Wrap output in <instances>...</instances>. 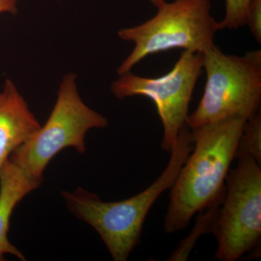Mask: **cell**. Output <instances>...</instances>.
I'll use <instances>...</instances> for the list:
<instances>
[{"instance_id":"obj_2","label":"cell","mask_w":261,"mask_h":261,"mask_svg":"<svg viewBox=\"0 0 261 261\" xmlns=\"http://www.w3.org/2000/svg\"><path fill=\"white\" fill-rule=\"evenodd\" d=\"M192 134L184 127L171 150L164 171L143 192L126 200L104 202L82 188L62 192L75 217L99 233L115 261H126L140 242L144 222L152 205L163 192L172 187L184 163L193 150Z\"/></svg>"},{"instance_id":"obj_14","label":"cell","mask_w":261,"mask_h":261,"mask_svg":"<svg viewBox=\"0 0 261 261\" xmlns=\"http://www.w3.org/2000/svg\"><path fill=\"white\" fill-rule=\"evenodd\" d=\"M152 2V4L155 5L157 8L163 5V3H166V0H150Z\"/></svg>"},{"instance_id":"obj_5","label":"cell","mask_w":261,"mask_h":261,"mask_svg":"<svg viewBox=\"0 0 261 261\" xmlns=\"http://www.w3.org/2000/svg\"><path fill=\"white\" fill-rule=\"evenodd\" d=\"M108 121L81 99L75 75H65L58 98L45 124L10 156L33 177L43 179L49 162L63 149L73 147L80 154L86 151L85 136L89 129L105 128Z\"/></svg>"},{"instance_id":"obj_6","label":"cell","mask_w":261,"mask_h":261,"mask_svg":"<svg viewBox=\"0 0 261 261\" xmlns=\"http://www.w3.org/2000/svg\"><path fill=\"white\" fill-rule=\"evenodd\" d=\"M238 160L228 172L222 206L211 230L218 243L216 258L221 261L238 260L260 241V164L250 156Z\"/></svg>"},{"instance_id":"obj_8","label":"cell","mask_w":261,"mask_h":261,"mask_svg":"<svg viewBox=\"0 0 261 261\" xmlns=\"http://www.w3.org/2000/svg\"><path fill=\"white\" fill-rule=\"evenodd\" d=\"M41 125L11 80L0 92V169L19 147L27 143Z\"/></svg>"},{"instance_id":"obj_4","label":"cell","mask_w":261,"mask_h":261,"mask_svg":"<svg viewBox=\"0 0 261 261\" xmlns=\"http://www.w3.org/2000/svg\"><path fill=\"white\" fill-rule=\"evenodd\" d=\"M202 55L205 89L197 109L189 114L187 127L255 115L261 101L260 49L239 56L225 54L215 45Z\"/></svg>"},{"instance_id":"obj_7","label":"cell","mask_w":261,"mask_h":261,"mask_svg":"<svg viewBox=\"0 0 261 261\" xmlns=\"http://www.w3.org/2000/svg\"><path fill=\"white\" fill-rule=\"evenodd\" d=\"M203 71V55L184 51L172 69L158 78L127 72L111 87L118 99L144 96L155 104L163 127L161 147L171 152L182 128L187 126L189 106L199 77Z\"/></svg>"},{"instance_id":"obj_10","label":"cell","mask_w":261,"mask_h":261,"mask_svg":"<svg viewBox=\"0 0 261 261\" xmlns=\"http://www.w3.org/2000/svg\"><path fill=\"white\" fill-rule=\"evenodd\" d=\"M250 156L259 164L261 162V113L257 111L245 121L239 142L236 159Z\"/></svg>"},{"instance_id":"obj_1","label":"cell","mask_w":261,"mask_h":261,"mask_svg":"<svg viewBox=\"0 0 261 261\" xmlns=\"http://www.w3.org/2000/svg\"><path fill=\"white\" fill-rule=\"evenodd\" d=\"M246 121L243 117H230L192 129L195 149L171 188L166 232L185 229L196 213L224 197L225 183Z\"/></svg>"},{"instance_id":"obj_9","label":"cell","mask_w":261,"mask_h":261,"mask_svg":"<svg viewBox=\"0 0 261 261\" xmlns=\"http://www.w3.org/2000/svg\"><path fill=\"white\" fill-rule=\"evenodd\" d=\"M43 179L33 177L8 159L0 169V261L5 255L25 260L22 252L8 239L10 218L18 204L41 186Z\"/></svg>"},{"instance_id":"obj_3","label":"cell","mask_w":261,"mask_h":261,"mask_svg":"<svg viewBox=\"0 0 261 261\" xmlns=\"http://www.w3.org/2000/svg\"><path fill=\"white\" fill-rule=\"evenodd\" d=\"M158 8L156 15L145 23L118 32L121 39L135 44L118 68V75L161 51L182 49L203 54L214 47L219 22L211 14L210 0H174Z\"/></svg>"},{"instance_id":"obj_13","label":"cell","mask_w":261,"mask_h":261,"mask_svg":"<svg viewBox=\"0 0 261 261\" xmlns=\"http://www.w3.org/2000/svg\"><path fill=\"white\" fill-rule=\"evenodd\" d=\"M18 0H0V14L10 13L15 14L17 12Z\"/></svg>"},{"instance_id":"obj_11","label":"cell","mask_w":261,"mask_h":261,"mask_svg":"<svg viewBox=\"0 0 261 261\" xmlns=\"http://www.w3.org/2000/svg\"><path fill=\"white\" fill-rule=\"evenodd\" d=\"M251 0H226V13L219 22V30L238 29L246 25V17Z\"/></svg>"},{"instance_id":"obj_12","label":"cell","mask_w":261,"mask_h":261,"mask_svg":"<svg viewBox=\"0 0 261 261\" xmlns=\"http://www.w3.org/2000/svg\"><path fill=\"white\" fill-rule=\"evenodd\" d=\"M246 25H248L250 32L257 42L260 44L261 0H251L247 10Z\"/></svg>"}]
</instances>
